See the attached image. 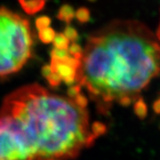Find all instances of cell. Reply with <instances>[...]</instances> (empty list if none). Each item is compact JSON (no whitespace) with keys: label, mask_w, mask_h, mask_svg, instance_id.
<instances>
[{"label":"cell","mask_w":160,"mask_h":160,"mask_svg":"<svg viewBox=\"0 0 160 160\" xmlns=\"http://www.w3.org/2000/svg\"><path fill=\"white\" fill-rule=\"evenodd\" d=\"M142 23L116 21L92 33L74 50L75 76L70 92H81L107 112L113 103L127 107L160 76V45ZM86 96V98H87Z\"/></svg>","instance_id":"obj_1"},{"label":"cell","mask_w":160,"mask_h":160,"mask_svg":"<svg viewBox=\"0 0 160 160\" xmlns=\"http://www.w3.org/2000/svg\"><path fill=\"white\" fill-rule=\"evenodd\" d=\"M0 116L16 126L35 160L74 158L107 130L102 123L91 121L83 93L62 95L38 84L8 94Z\"/></svg>","instance_id":"obj_2"},{"label":"cell","mask_w":160,"mask_h":160,"mask_svg":"<svg viewBox=\"0 0 160 160\" xmlns=\"http://www.w3.org/2000/svg\"><path fill=\"white\" fill-rule=\"evenodd\" d=\"M29 22L15 12L0 7V78L17 73L33 52Z\"/></svg>","instance_id":"obj_3"},{"label":"cell","mask_w":160,"mask_h":160,"mask_svg":"<svg viewBox=\"0 0 160 160\" xmlns=\"http://www.w3.org/2000/svg\"><path fill=\"white\" fill-rule=\"evenodd\" d=\"M47 0H20L21 6H22L25 11L29 13H33L39 11L45 6Z\"/></svg>","instance_id":"obj_4"},{"label":"cell","mask_w":160,"mask_h":160,"mask_svg":"<svg viewBox=\"0 0 160 160\" xmlns=\"http://www.w3.org/2000/svg\"><path fill=\"white\" fill-rule=\"evenodd\" d=\"M133 110L134 114L140 119H144L148 115V106L145 102L144 99L141 96H138L133 102Z\"/></svg>","instance_id":"obj_5"},{"label":"cell","mask_w":160,"mask_h":160,"mask_svg":"<svg viewBox=\"0 0 160 160\" xmlns=\"http://www.w3.org/2000/svg\"><path fill=\"white\" fill-rule=\"evenodd\" d=\"M153 110L155 113L160 114V98L156 100L153 103Z\"/></svg>","instance_id":"obj_6"}]
</instances>
